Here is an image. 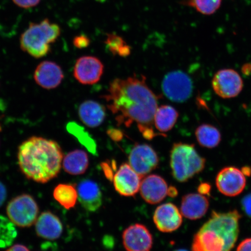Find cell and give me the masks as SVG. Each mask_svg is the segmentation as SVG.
I'll return each mask as SVG.
<instances>
[{"label":"cell","instance_id":"484cf974","mask_svg":"<svg viewBox=\"0 0 251 251\" xmlns=\"http://www.w3.org/2000/svg\"><path fill=\"white\" fill-rule=\"evenodd\" d=\"M15 225L10 220L0 215V248L11 246L17 236Z\"/></svg>","mask_w":251,"mask_h":251},{"label":"cell","instance_id":"9c48e42d","mask_svg":"<svg viewBox=\"0 0 251 251\" xmlns=\"http://www.w3.org/2000/svg\"><path fill=\"white\" fill-rule=\"evenodd\" d=\"M246 183L244 172L234 166L223 168L216 177V187L220 193L227 197L240 195L246 188Z\"/></svg>","mask_w":251,"mask_h":251},{"label":"cell","instance_id":"d590c367","mask_svg":"<svg viewBox=\"0 0 251 251\" xmlns=\"http://www.w3.org/2000/svg\"><path fill=\"white\" fill-rule=\"evenodd\" d=\"M200 194L205 196L208 194L211 191V186L208 183H202L200 185L199 188H198Z\"/></svg>","mask_w":251,"mask_h":251},{"label":"cell","instance_id":"d6a6232c","mask_svg":"<svg viewBox=\"0 0 251 251\" xmlns=\"http://www.w3.org/2000/svg\"><path fill=\"white\" fill-rule=\"evenodd\" d=\"M108 134L112 140L117 141V142L122 140L124 137V134L122 133V131L115 129V128H111V129L108 130Z\"/></svg>","mask_w":251,"mask_h":251},{"label":"cell","instance_id":"52a82bcc","mask_svg":"<svg viewBox=\"0 0 251 251\" xmlns=\"http://www.w3.org/2000/svg\"><path fill=\"white\" fill-rule=\"evenodd\" d=\"M165 96L175 102H184L192 95L193 84L188 75L181 71L169 72L162 83Z\"/></svg>","mask_w":251,"mask_h":251},{"label":"cell","instance_id":"ba28073f","mask_svg":"<svg viewBox=\"0 0 251 251\" xmlns=\"http://www.w3.org/2000/svg\"><path fill=\"white\" fill-rule=\"evenodd\" d=\"M243 85V80L239 74L231 69L218 71L212 81L213 91L224 99L234 98L239 95Z\"/></svg>","mask_w":251,"mask_h":251},{"label":"cell","instance_id":"7a4b0ae2","mask_svg":"<svg viewBox=\"0 0 251 251\" xmlns=\"http://www.w3.org/2000/svg\"><path fill=\"white\" fill-rule=\"evenodd\" d=\"M18 159L25 176L37 183H46L60 172L63 153L56 141L33 136L19 147Z\"/></svg>","mask_w":251,"mask_h":251},{"label":"cell","instance_id":"d6986e66","mask_svg":"<svg viewBox=\"0 0 251 251\" xmlns=\"http://www.w3.org/2000/svg\"><path fill=\"white\" fill-rule=\"evenodd\" d=\"M37 234L45 239L54 240L61 237L63 226L59 219L51 212H44L36 220Z\"/></svg>","mask_w":251,"mask_h":251},{"label":"cell","instance_id":"e0dca14e","mask_svg":"<svg viewBox=\"0 0 251 251\" xmlns=\"http://www.w3.org/2000/svg\"><path fill=\"white\" fill-rule=\"evenodd\" d=\"M78 199L83 208L96 212L102 203V195L99 184L90 179L81 180L77 186Z\"/></svg>","mask_w":251,"mask_h":251},{"label":"cell","instance_id":"74e56055","mask_svg":"<svg viewBox=\"0 0 251 251\" xmlns=\"http://www.w3.org/2000/svg\"><path fill=\"white\" fill-rule=\"evenodd\" d=\"M178 191L174 187H170L168 188V196H170L171 197H175L177 196Z\"/></svg>","mask_w":251,"mask_h":251},{"label":"cell","instance_id":"f35d334b","mask_svg":"<svg viewBox=\"0 0 251 251\" xmlns=\"http://www.w3.org/2000/svg\"><path fill=\"white\" fill-rule=\"evenodd\" d=\"M96 1L99 2L103 3L105 2L106 1V0H96Z\"/></svg>","mask_w":251,"mask_h":251},{"label":"cell","instance_id":"30bf717a","mask_svg":"<svg viewBox=\"0 0 251 251\" xmlns=\"http://www.w3.org/2000/svg\"><path fill=\"white\" fill-rule=\"evenodd\" d=\"M128 162L141 177L155 170L159 164V158L151 146L147 144H136L130 151Z\"/></svg>","mask_w":251,"mask_h":251},{"label":"cell","instance_id":"cb8c5ba5","mask_svg":"<svg viewBox=\"0 0 251 251\" xmlns=\"http://www.w3.org/2000/svg\"><path fill=\"white\" fill-rule=\"evenodd\" d=\"M55 200L67 209L76 205L78 195L77 190L70 184H60L55 188L53 193Z\"/></svg>","mask_w":251,"mask_h":251},{"label":"cell","instance_id":"e575fe53","mask_svg":"<svg viewBox=\"0 0 251 251\" xmlns=\"http://www.w3.org/2000/svg\"><path fill=\"white\" fill-rule=\"evenodd\" d=\"M7 197V189L1 181H0V207H1L5 201Z\"/></svg>","mask_w":251,"mask_h":251},{"label":"cell","instance_id":"5bb4252c","mask_svg":"<svg viewBox=\"0 0 251 251\" xmlns=\"http://www.w3.org/2000/svg\"><path fill=\"white\" fill-rule=\"evenodd\" d=\"M115 189L121 196L132 197L139 191L141 177L129 164L124 163L113 178Z\"/></svg>","mask_w":251,"mask_h":251},{"label":"cell","instance_id":"6da1fadb","mask_svg":"<svg viewBox=\"0 0 251 251\" xmlns=\"http://www.w3.org/2000/svg\"><path fill=\"white\" fill-rule=\"evenodd\" d=\"M102 97L118 126L129 127L136 124L147 140L164 136L153 129L158 97L147 85L145 76L134 75L126 78H116L110 83L107 94Z\"/></svg>","mask_w":251,"mask_h":251},{"label":"cell","instance_id":"3957f363","mask_svg":"<svg viewBox=\"0 0 251 251\" xmlns=\"http://www.w3.org/2000/svg\"><path fill=\"white\" fill-rule=\"evenodd\" d=\"M241 216L237 210L213 211L211 217L194 235L192 251H231L240 232Z\"/></svg>","mask_w":251,"mask_h":251},{"label":"cell","instance_id":"f1b7e54d","mask_svg":"<svg viewBox=\"0 0 251 251\" xmlns=\"http://www.w3.org/2000/svg\"><path fill=\"white\" fill-rule=\"evenodd\" d=\"M90 42L89 37L85 34H80V35L75 37L73 40L75 47L79 49L87 48L90 46Z\"/></svg>","mask_w":251,"mask_h":251},{"label":"cell","instance_id":"4dcf8cb0","mask_svg":"<svg viewBox=\"0 0 251 251\" xmlns=\"http://www.w3.org/2000/svg\"><path fill=\"white\" fill-rule=\"evenodd\" d=\"M12 1L20 7L29 8L38 5L41 0H12Z\"/></svg>","mask_w":251,"mask_h":251},{"label":"cell","instance_id":"603a6c76","mask_svg":"<svg viewBox=\"0 0 251 251\" xmlns=\"http://www.w3.org/2000/svg\"><path fill=\"white\" fill-rule=\"evenodd\" d=\"M196 137L201 146L209 149L215 148L222 140L220 131L216 127L209 124L199 126L196 130Z\"/></svg>","mask_w":251,"mask_h":251},{"label":"cell","instance_id":"ab89813d","mask_svg":"<svg viewBox=\"0 0 251 251\" xmlns=\"http://www.w3.org/2000/svg\"><path fill=\"white\" fill-rule=\"evenodd\" d=\"M175 251H188L186 250H184V249H180V250H175Z\"/></svg>","mask_w":251,"mask_h":251},{"label":"cell","instance_id":"ffe728a7","mask_svg":"<svg viewBox=\"0 0 251 251\" xmlns=\"http://www.w3.org/2000/svg\"><path fill=\"white\" fill-rule=\"evenodd\" d=\"M80 120L88 127L99 126L104 121L105 108L102 105L92 100H88L81 103L78 108Z\"/></svg>","mask_w":251,"mask_h":251},{"label":"cell","instance_id":"60d3db41","mask_svg":"<svg viewBox=\"0 0 251 251\" xmlns=\"http://www.w3.org/2000/svg\"><path fill=\"white\" fill-rule=\"evenodd\" d=\"M1 130V126H0V131Z\"/></svg>","mask_w":251,"mask_h":251},{"label":"cell","instance_id":"d4e9b609","mask_svg":"<svg viewBox=\"0 0 251 251\" xmlns=\"http://www.w3.org/2000/svg\"><path fill=\"white\" fill-rule=\"evenodd\" d=\"M67 128L69 132L73 135L79 142L92 154L97 155V144L92 136L83 127L75 122H70Z\"/></svg>","mask_w":251,"mask_h":251},{"label":"cell","instance_id":"4316f807","mask_svg":"<svg viewBox=\"0 0 251 251\" xmlns=\"http://www.w3.org/2000/svg\"><path fill=\"white\" fill-rule=\"evenodd\" d=\"M109 51L114 55L126 57L130 54L131 47L128 46L122 37L115 33L107 34L105 42Z\"/></svg>","mask_w":251,"mask_h":251},{"label":"cell","instance_id":"836d02e7","mask_svg":"<svg viewBox=\"0 0 251 251\" xmlns=\"http://www.w3.org/2000/svg\"><path fill=\"white\" fill-rule=\"evenodd\" d=\"M236 251H251V238H246L240 243Z\"/></svg>","mask_w":251,"mask_h":251},{"label":"cell","instance_id":"ac0fdd59","mask_svg":"<svg viewBox=\"0 0 251 251\" xmlns=\"http://www.w3.org/2000/svg\"><path fill=\"white\" fill-rule=\"evenodd\" d=\"M209 206V200L206 196L200 193H190L182 199L180 211L185 218L198 220L206 214Z\"/></svg>","mask_w":251,"mask_h":251},{"label":"cell","instance_id":"8fae6325","mask_svg":"<svg viewBox=\"0 0 251 251\" xmlns=\"http://www.w3.org/2000/svg\"><path fill=\"white\" fill-rule=\"evenodd\" d=\"M103 72V65L99 58L92 56H84L78 58L75 64L74 77L85 85L99 82Z\"/></svg>","mask_w":251,"mask_h":251},{"label":"cell","instance_id":"1f68e13d","mask_svg":"<svg viewBox=\"0 0 251 251\" xmlns=\"http://www.w3.org/2000/svg\"><path fill=\"white\" fill-rule=\"evenodd\" d=\"M241 206L246 214L251 218V193L243 198L241 201Z\"/></svg>","mask_w":251,"mask_h":251},{"label":"cell","instance_id":"8992f818","mask_svg":"<svg viewBox=\"0 0 251 251\" xmlns=\"http://www.w3.org/2000/svg\"><path fill=\"white\" fill-rule=\"evenodd\" d=\"M39 212L38 205L29 194L14 198L7 207L9 219L20 227H30L35 224Z\"/></svg>","mask_w":251,"mask_h":251},{"label":"cell","instance_id":"8d00e7d4","mask_svg":"<svg viewBox=\"0 0 251 251\" xmlns=\"http://www.w3.org/2000/svg\"><path fill=\"white\" fill-rule=\"evenodd\" d=\"M6 251H29L26 247L21 244H16L14 246L9 248Z\"/></svg>","mask_w":251,"mask_h":251},{"label":"cell","instance_id":"83f0119b","mask_svg":"<svg viewBox=\"0 0 251 251\" xmlns=\"http://www.w3.org/2000/svg\"><path fill=\"white\" fill-rule=\"evenodd\" d=\"M182 3L196 9L201 14L210 15L218 10L222 0H183Z\"/></svg>","mask_w":251,"mask_h":251},{"label":"cell","instance_id":"f546056e","mask_svg":"<svg viewBox=\"0 0 251 251\" xmlns=\"http://www.w3.org/2000/svg\"><path fill=\"white\" fill-rule=\"evenodd\" d=\"M101 168L108 179L111 181L113 180V178L114 176L113 172L115 168V163L110 162L109 161L103 162L101 164Z\"/></svg>","mask_w":251,"mask_h":251},{"label":"cell","instance_id":"5b68a950","mask_svg":"<svg viewBox=\"0 0 251 251\" xmlns=\"http://www.w3.org/2000/svg\"><path fill=\"white\" fill-rule=\"evenodd\" d=\"M206 159L199 155L194 144L177 143L172 146L170 165L173 176L180 183L186 182L203 171Z\"/></svg>","mask_w":251,"mask_h":251},{"label":"cell","instance_id":"2e32d148","mask_svg":"<svg viewBox=\"0 0 251 251\" xmlns=\"http://www.w3.org/2000/svg\"><path fill=\"white\" fill-rule=\"evenodd\" d=\"M64 77L61 68L56 63L49 61L41 62L34 74V78L37 84L48 90L57 87Z\"/></svg>","mask_w":251,"mask_h":251},{"label":"cell","instance_id":"7c38bea8","mask_svg":"<svg viewBox=\"0 0 251 251\" xmlns=\"http://www.w3.org/2000/svg\"><path fill=\"white\" fill-rule=\"evenodd\" d=\"M122 238L127 251H150L152 249V235L143 225L130 226L125 229Z\"/></svg>","mask_w":251,"mask_h":251},{"label":"cell","instance_id":"7402d4cb","mask_svg":"<svg viewBox=\"0 0 251 251\" xmlns=\"http://www.w3.org/2000/svg\"><path fill=\"white\" fill-rule=\"evenodd\" d=\"M178 113L176 109L168 105L157 108L153 119L154 126L160 133L164 134L171 130L176 124Z\"/></svg>","mask_w":251,"mask_h":251},{"label":"cell","instance_id":"4fadbf2b","mask_svg":"<svg viewBox=\"0 0 251 251\" xmlns=\"http://www.w3.org/2000/svg\"><path fill=\"white\" fill-rule=\"evenodd\" d=\"M153 220L157 228L163 233H171L177 230L183 223L179 210L170 202L157 207Z\"/></svg>","mask_w":251,"mask_h":251},{"label":"cell","instance_id":"277c9868","mask_svg":"<svg viewBox=\"0 0 251 251\" xmlns=\"http://www.w3.org/2000/svg\"><path fill=\"white\" fill-rule=\"evenodd\" d=\"M61 34V28L57 24L50 23L45 19L40 23H31L29 27L22 34L21 48L36 58L46 56Z\"/></svg>","mask_w":251,"mask_h":251},{"label":"cell","instance_id":"9a60e30c","mask_svg":"<svg viewBox=\"0 0 251 251\" xmlns=\"http://www.w3.org/2000/svg\"><path fill=\"white\" fill-rule=\"evenodd\" d=\"M167 183L161 176L151 175L144 178L140 185V194L143 200L150 204L162 201L168 196Z\"/></svg>","mask_w":251,"mask_h":251},{"label":"cell","instance_id":"44dd1931","mask_svg":"<svg viewBox=\"0 0 251 251\" xmlns=\"http://www.w3.org/2000/svg\"><path fill=\"white\" fill-rule=\"evenodd\" d=\"M62 162L64 171L72 175L84 174L89 165V156L85 151L80 150L69 152Z\"/></svg>","mask_w":251,"mask_h":251}]
</instances>
